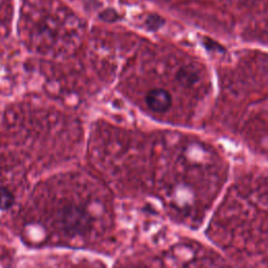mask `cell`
Returning a JSON list of instances; mask_svg holds the SVG:
<instances>
[{"label": "cell", "instance_id": "obj_2", "mask_svg": "<svg viewBox=\"0 0 268 268\" xmlns=\"http://www.w3.org/2000/svg\"><path fill=\"white\" fill-rule=\"evenodd\" d=\"M13 204H14V196L6 187L0 186V210L7 211Z\"/></svg>", "mask_w": 268, "mask_h": 268}, {"label": "cell", "instance_id": "obj_1", "mask_svg": "<svg viewBox=\"0 0 268 268\" xmlns=\"http://www.w3.org/2000/svg\"><path fill=\"white\" fill-rule=\"evenodd\" d=\"M146 101L149 106V108L158 113L167 111L171 107L172 103L169 92L160 88L151 90L148 95H147Z\"/></svg>", "mask_w": 268, "mask_h": 268}]
</instances>
